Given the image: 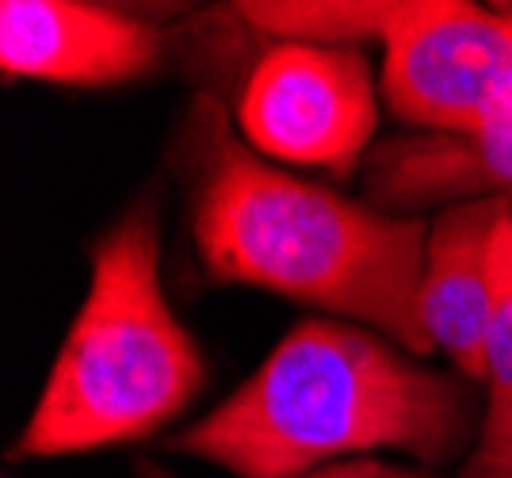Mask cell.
<instances>
[{"mask_svg":"<svg viewBox=\"0 0 512 478\" xmlns=\"http://www.w3.org/2000/svg\"><path fill=\"white\" fill-rule=\"evenodd\" d=\"M184 161L195 249L211 280L264 287L367 322L406 352H432L421 322L425 222L383 215L260 161L214 96L195 100Z\"/></svg>","mask_w":512,"mask_h":478,"instance_id":"obj_1","label":"cell"},{"mask_svg":"<svg viewBox=\"0 0 512 478\" xmlns=\"http://www.w3.org/2000/svg\"><path fill=\"white\" fill-rule=\"evenodd\" d=\"M470 391L344 322H302L260 368L169 440L237 478H302L360 452L444 463L470 436Z\"/></svg>","mask_w":512,"mask_h":478,"instance_id":"obj_2","label":"cell"},{"mask_svg":"<svg viewBox=\"0 0 512 478\" xmlns=\"http://www.w3.org/2000/svg\"><path fill=\"white\" fill-rule=\"evenodd\" d=\"M207 379L192 333L161 287V226L138 203L92 249V280L73 329L23 425L16 456L96 452L157 433Z\"/></svg>","mask_w":512,"mask_h":478,"instance_id":"obj_3","label":"cell"},{"mask_svg":"<svg viewBox=\"0 0 512 478\" xmlns=\"http://www.w3.org/2000/svg\"><path fill=\"white\" fill-rule=\"evenodd\" d=\"M383 46V92L413 127L474 134L512 92V12L406 0Z\"/></svg>","mask_w":512,"mask_h":478,"instance_id":"obj_4","label":"cell"},{"mask_svg":"<svg viewBox=\"0 0 512 478\" xmlns=\"http://www.w3.org/2000/svg\"><path fill=\"white\" fill-rule=\"evenodd\" d=\"M237 123L264 157L348 173L375 134L367 58L356 46L276 43L241 88Z\"/></svg>","mask_w":512,"mask_h":478,"instance_id":"obj_5","label":"cell"},{"mask_svg":"<svg viewBox=\"0 0 512 478\" xmlns=\"http://www.w3.org/2000/svg\"><path fill=\"white\" fill-rule=\"evenodd\" d=\"M165 35L119 8L81 0H4L0 69L4 77L50 85H123L161 66Z\"/></svg>","mask_w":512,"mask_h":478,"instance_id":"obj_6","label":"cell"},{"mask_svg":"<svg viewBox=\"0 0 512 478\" xmlns=\"http://www.w3.org/2000/svg\"><path fill=\"white\" fill-rule=\"evenodd\" d=\"M509 199H463L428 230L421 322L463 379L486 383L490 326V245Z\"/></svg>","mask_w":512,"mask_h":478,"instance_id":"obj_7","label":"cell"},{"mask_svg":"<svg viewBox=\"0 0 512 478\" xmlns=\"http://www.w3.org/2000/svg\"><path fill=\"white\" fill-rule=\"evenodd\" d=\"M367 192L379 207H421L440 199L512 203V92L474 134H421L375 153Z\"/></svg>","mask_w":512,"mask_h":478,"instance_id":"obj_8","label":"cell"},{"mask_svg":"<svg viewBox=\"0 0 512 478\" xmlns=\"http://www.w3.org/2000/svg\"><path fill=\"white\" fill-rule=\"evenodd\" d=\"M512 471V203L497 218L490 245V326H486V421L463 478Z\"/></svg>","mask_w":512,"mask_h":478,"instance_id":"obj_9","label":"cell"},{"mask_svg":"<svg viewBox=\"0 0 512 478\" xmlns=\"http://www.w3.org/2000/svg\"><path fill=\"white\" fill-rule=\"evenodd\" d=\"M241 20L253 23L260 35H276L279 43H314V46H348V43H386L398 27L406 0H299V4H241Z\"/></svg>","mask_w":512,"mask_h":478,"instance_id":"obj_10","label":"cell"},{"mask_svg":"<svg viewBox=\"0 0 512 478\" xmlns=\"http://www.w3.org/2000/svg\"><path fill=\"white\" fill-rule=\"evenodd\" d=\"M142 478H176L172 471H161V467H142ZM302 478H428L417 475V471H406V467H394V463H379V459H348V463H329V467H318Z\"/></svg>","mask_w":512,"mask_h":478,"instance_id":"obj_11","label":"cell"},{"mask_svg":"<svg viewBox=\"0 0 512 478\" xmlns=\"http://www.w3.org/2000/svg\"><path fill=\"white\" fill-rule=\"evenodd\" d=\"M505 478H512V471H509V475H505Z\"/></svg>","mask_w":512,"mask_h":478,"instance_id":"obj_12","label":"cell"}]
</instances>
